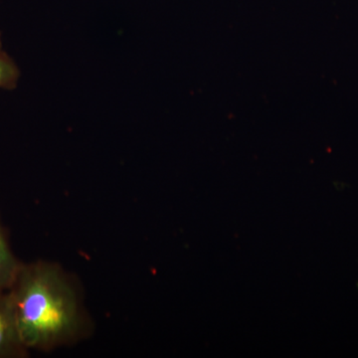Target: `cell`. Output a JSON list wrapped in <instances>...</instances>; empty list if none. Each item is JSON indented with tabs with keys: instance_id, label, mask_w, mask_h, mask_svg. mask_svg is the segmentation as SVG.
<instances>
[{
	"instance_id": "obj_2",
	"label": "cell",
	"mask_w": 358,
	"mask_h": 358,
	"mask_svg": "<svg viewBox=\"0 0 358 358\" xmlns=\"http://www.w3.org/2000/svg\"><path fill=\"white\" fill-rule=\"evenodd\" d=\"M29 355L18 329L8 291H0V358H25Z\"/></svg>"
},
{
	"instance_id": "obj_3",
	"label": "cell",
	"mask_w": 358,
	"mask_h": 358,
	"mask_svg": "<svg viewBox=\"0 0 358 358\" xmlns=\"http://www.w3.org/2000/svg\"><path fill=\"white\" fill-rule=\"evenodd\" d=\"M22 265L11 250L8 236L0 221V291H8Z\"/></svg>"
},
{
	"instance_id": "obj_1",
	"label": "cell",
	"mask_w": 358,
	"mask_h": 358,
	"mask_svg": "<svg viewBox=\"0 0 358 358\" xmlns=\"http://www.w3.org/2000/svg\"><path fill=\"white\" fill-rule=\"evenodd\" d=\"M8 292L28 350L50 352L86 336L88 322L79 293L57 264L22 263Z\"/></svg>"
},
{
	"instance_id": "obj_4",
	"label": "cell",
	"mask_w": 358,
	"mask_h": 358,
	"mask_svg": "<svg viewBox=\"0 0 358 358\" xmlns=\"http://www.w3.org/2000/svg\"><path fill=\"white\" fill-rule=\"evenodd\" d=\"M20 75L17 66L2 48L1 35H0V89L15 88Z\"/></svg>"
}]
</instances>
